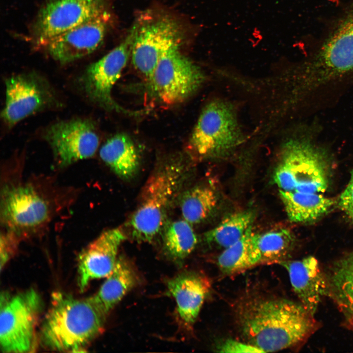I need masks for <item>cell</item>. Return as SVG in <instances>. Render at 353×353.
<instances>
[{
    "mask_svg": "<svg viewBox=\"0 0 353 353\" xmlns=\"http://www.w3.org/2000/svg\"><path fill=\"white\" fill-rule=\"evenodd\" d=\"M236 313L246 342L263 353L298 345L318 326L314 315L300 302L284 298L252 297L240 302Z\"/></svg>",
    "mask_w": 353,
    "mask_h": 353,
    "instance_id": "obj_1",
    "label": "cell"
},
{
    "mask_svg": "<svg viewBox=\"0 0 353 353\" xmlns=\"http://www.w3.org/2000/svg\"><path fill=\"white\" fill-rule=\"evenodd\" d=\"M106 317L92 297L78 299L55 293L41 327L40 341L51 350L84 352L101 333Z\"/></svg>",
    "mask_w": 353,
    "mask_h": 353,
    "instance_id": "obj_2",
    "label": "cell"
},
{
    "mask_svg": "<svg viewBox=\"0 0 353 353\" xmlns=\"http://www.w3.org/2000/svg\"><path fill=\"white\" fill-rule=\"evenodd\" d=\"M185 176L180 161L165 162L155 169L143 187L129 226L133 237L141 242L151 241L162 229L173 202Z\"/></svg>",
    "mask_w": 353,
    "mask_h": 353,
    "instance_id": "obj_3",
    "label": "cell"
},
{
    "mask_svg": "<svg viewBox=\"0 0 353 353\" xmlns=\"http://www.w3.org/2000/svg\"><path fill=\"white\" fill-rule=\"evenodd\" d=\"M274 180L279 190L325 192L329 184V157L310 134L290 138L283 145Z\"/></svg>",
    "mask_w": 353,
    "mask_h": 353,
    "instance_id": "obj_4",
    "label": "cell"
},
{
    "mask_svg": "<svg viewBox=\"0 0 353 353\" xmlns=\"http://www.w3.org/2000/svg\"><path fill=\"white\" fill-rule=\"evenodd\" d=\"M301 71L299 89L305 95L353 73V8Z\"/></svg>",
    "mask_w": 353,
    "mask_h": 353,
    "instance_id": "obj_5",
    "label": "cell"
},
{
    "mask_svg": "<svg viewBox=\"0 0 353 353\" xmlns=\"http://www.w3.org/2000/svg\"><path fill=\"white\" fill-rule=\"evenodd\" d=\"M243 141L234 106L225 100L216 99L202 111L189 147L201 157L218 156L231 151Z\"/></svg>",
    "mask_w": 353,
    "mask_h": 353,
    "instance_id": "obj_6",
    "label": "cell"
},
{
    "mask_svg": "<svg viewBox=\"0 0 353 353\" xmlns=\"http://www.w3.org/2000/svg\"><path fill=\"white\" fill-rule=\"evenodd\" d=\"M0 347L4 353H27L34 345L35 330L42 307L32 288L0 295Z\"/></svg>",
    "mask_w": 353,
    "mask_h": 353,
    "instance_id": "obj_7",
    "label": "cell"
},
{
    "mask_svg": "<svg viewBox=\"0 0 353 353\" xmlns=\"http://www.w3.org/2000/svg\"><path fill=\"white\" fill-rule=\"evenodd\" d=\"M204 80V75L201 69L183 55L177 47L161 57L149 82L162 102L173 105L192 95Z\"/></svg>",
    "mask_w": 353,
    "mask_h": 353,
    "instance_id": "obj_8",
    "label": "cell"
},
{
    "mask_svg": "<svg viewBox=\"0 0 353 353\" xmlns=\"http://www.w3.org/2000/svg\"><path fill=\"white\" fill-rule=\"evenodd\" d=\"M5 84V102L1 118L9 128L33 114L58 105L49 83L35 73L12 76Z\"/></svg>",
    "mask_w": 353,
    "mask_h": 353,
    "instance_id": "obj_9",
    "label": "cell"
},
{
    "mask_svg": "<svg viewBox=\"0 0 353 353\" xmlns=\"http://www.w3.org/2000/svg\"><path fill=\"white\" fill-rule=\"evenodd\" d=\"M139 23L134 24L125 39L97 61L90 65L80 78L83 90L92 102L108 110L125 112L114 101L111 91L131 54Z\"/></svg>",
    "mask_w": 353,
    "mask_h": 353,
    "instance_id": "obj_10",
    "label": "cell"
},
{
    "mask_svg": "<svg viewBox=\"0 0 353 353\" xmlns=\"http://www.w3.org/2000/svg\"><path fill=\"white\" fill-rule=\"evenodd\" d=\"M182 35L178 24L169 17L139 23L130 54L135 68L149 80L161 57L172 49L179 47Z\"/></svg>",
    "mask_w": 353,
    "mask_h": 353,
    "instance_id": "obj_11",
    "label": "cell"
},
{
    "mask_svg": "<svg viewBox=\"0 0 353 353\" xmlns=\"http://www.w3.org/2000/svg\"><path fill=\"white\" fill-rule=\"evenodd\" d=\"M0 203L1 220L4 226L18 235L40 227L50 216L48 201L28 184L4 187Z\"/></svg>",
    "mask_w": 353,
    "mask_h": 353,
    "instance_id": "obj_12",
    "label": "cell"
},
{
    "mask_svg": "<svg viewBox=\"0 0 353 353\" xmlns=\"http://www.w3.org/2000/svg\"><path fill=\"white\" fill-rule=\"evenodd\" d=\"M44 138L62 166L91 157L96 152L100 137L94 123L75 119L55 123L47 127Z\"/></svg>",
    "mask_w": 353,
    "mask_h": 353,
    "instance_id": "obj_13",
    "label": "cell"
},
{
    "mask_svg": "<svg viewBox=\"0 0 353 353\" xmlns=\"http://www.w3.org/2000/svg\"><path fill=\"white\" fill-rule=\"evenodd\" d=\"M105 9L103 0H51L40 11L33 27L37 44L49 40Z\"/></svg>",
    "mask_w": 353,
    "mask_h": 353,
    "instance_id": "obj_14",
    "label": "cell"
},
{
    "mask_svg": "<svg viewBox=\"0 0 353 353\" xmlns=\"http://www.w3.org/2000/svg\"><path fill=\"white\" fill-rule=\"evenodd\" d=\"M110 16L105 9L81 24L49 40L43 47L55 60L68 63L96 50L101 44Z\"/></svg>",
    "mask_w": 353,
    "mask_h": 353,
    "instance_id": "obj_15",
    "label": "cell"
},
{
    "mask_svg": "<svg viewBox=\"0 0 353 353\" xmlns=\"http://www.w3.org/2000/svg\"><path fill=\"white\" fill-rule=\"evenodd\" d=\"M126 239L121 227L102 232L80 253L78 258V285L83 292L93 279L105 277L112 271L119 248Z\"/></svg>",
    "mask_w": 353,
    "mask_h": 353,
    "instance_id": "obj_16",
    "label": "cell"
},
{
    "mask_svg": "<svg viewBox=\"0 0 353 353\" xmlns=\"http://www.w3.org/2000/svg\"><path fill=\"white\" fill-rule=\"evenodd\" d=\"M279 263L287 271L292 288L300 303L314 315L323 298L329 296L326 272L312 256L298 260H285Z\"/></svg>",
    "mask_w": 353,
    "mask_h": 353,
    "instance_id": "obj_17",
    "label": "cell"
},
{
    "mask_svg": "<svg viewBox=\"0 0 353 353\" xmlns=\"http://www.w3.org/2000/svg\"><path fill=\"white\" fill-rule=\"evenodd\" d=\"M167 287L176 301L181 324L188 328H191L209 291L208 281L196 273H183L169 279Z\"/></svg>",
    "mask_w": 353,
    "mask_h": 353,
    "instance_id": "obj_18",
    "label": "cell"
},
{
    "mask_svg": "<svg viewBox=\"0 0 353 353\" xmlns=\"http://www.w3.org/2000/svg\"><path fill=\"white\" fill-rule=\"evenodd\" d=\"M326 272L329 296L337 305L347 325L353 329V251L331 264Z\"/></svg>",
    "mask_w": 353,
    "mask_h": 353,
    "instance_id": "obj_19",
    "label": "cell"
},
{
    "mask_svg": "<svg viewBox=\"0 0 353 353\" xmlns=\"http://www.w3.org/2000/svg\"><path fill=\"white\" fill-rule=\"evenodd\" d=\"M94 301L107 316L113 307L138 282L134 268L126 259L119 257L111 273L107 276Z\"/></svg>",
    "mask_w": 353,
    "mask_h": 353,
    "instance_id": "obj_20",
    "label": "cell"
},
{
    "mask_svg": "<svg viewBox=\"0 0 353 353\" xmlns=\"http://www.w3.org/2000/svg\"><path fill=\"white\" fill-rule=\"evenodd\" d=\"M101 160L118 176L129 179L136 173L140 164L137 150L127 135L116 134L108 139L101 147Z\"/></svg>",
    "mask_w": 353,
    "mask_h": 353,
    "instance_id": "obj_21",
    "label": "cell"
},
{
    "mask_svg": "<svg viewBox=\"0 0 353 353\" xmlns=\"http://www.w3.org/2000/svg\"><path fill=\"white\" fill-rule=\"evenodd\" d=\"M279 196L291 222L311 223L325 215L334 203L332 199L321 193L285 191Z\"/></svg>",
    "mask_w": 353,
    "mask_h": 353,
    "instance_id": "obj_22",
    "label": "cell"
},
{
    "mask_svg": "<svg viewBox=\"0 0 353 353\" xmlns=\"http://www.w3.org/2000/svg\"><path fill=\"white\" fill-rule=\"evenodd\" d=\"M218 265L225 275H233L261 263V258L250 227L242 238L224 249L218 258Z\"/></svg>",
    "mask_w": 353,
    "mask_h": 353,
    "instance_id": "obj_23",
    "label": "cell"
},
{
    "mask_svg": "<svg viewBox=\"0 0 353 353\" xmlns=\"http://www.w3.org/2000/svg\"><path fill=\"white\" fill-rule=\"evenodd\" d=\"M254 217V212L252 210L232 214L206 232L204 239L208 244L225 249L242 238L252 226Z\"/></svg>",
    "mask_w": 353,
    "mask_h": 353,
    "instance_id": "obj_24",
    "label": "cell"
},
{
    "mask_svg": "<svg viewBox=\"0 0 353 353\" xmlns=\"http://www.w3.org/2000/svg\"><path fill=\"white\" fill-rule=\"evenodd\" d=\"M163 241L166 254L172 260L179 263L194 250L197 237L191 224L183 219L174 221L166 227Z\"/></svg>",
    "mask_w": 353,
    "mask_h": 353,
    "instance_id": "obj_25",
    "label": "cell"
},
{
    "mask_svg": "<svg viewBox=\"0 0 353 353\" xmlns=\"http://www.w3.org/2000/svg\"><path fill=\"white\" fill-rule=\"evenodd\" d=\"M218 202L214 191L206 186H197L182 195L180 209L183 219L196 224L206 219L215 208Z\"/></svg>",
    "mask_w": 353,
    "mask_h": 353,
    "instance_id": "obj_26",
    "label": "cell"
},
{
    "mask_svg": "<svg viewBox=\"0 0 353 353\" xmlns=\"http://www.w3.org/2000/svg\"><path fill=\"white\" fill-rule=\"evenodd\" d=\"M261 263H279L286 260L294 244V237L288 229L279 228L262 233H254Z\"/></svg>",
    "mask_w": 353,
    "mask_h": 353,
    "instance_id": "obj_27",
    "label": "cell"
},
{
    "mask_svg": "<svg viewBox=\"0 0 353 353\" xmlns=\"http://www.w3.org/2000/svg\"><path fill=\"white\" fill-rule=\"evenodd\" d=\"M19 236L13 231L7 229L0 235V268L6 264L15 253L18 247Z\"/></svg>",
    "mask_w": 353,
    "mask_h": 353,
    "instance_id": "obj_28",
    "label": "cell"
},
{
    "mask_svg": "<svg viewBox=\"0 0 353 353\" xmlns=\"http://www.w3.org/2000/svg\"><path fill=\"white\" fill-rule=\"evenodd\" d=\"M349 183L338 199L337 204L348 218L353 222V169Z\"/></svg>",
    "mask_w": 353,
    "mask_h": 353,
    "instance_id": "obj_29",
    "label": "cell"
},
{
    "mask_svg": "<svg viewBox=\"0 0 353 353\" xmlns=\"http://www.w3.org/2000/svg\"><path fill=\"white\" fill-rule=\"evenodd\" d=\"M217 350L220 353H263L257 347L248 343L227 339L220 343Z\"/></svg>",
    "mask_w": 353,
    "mask_h": 353,
    "instance_id": "obj_30",
    "label": "cell"
}]
</instances>
